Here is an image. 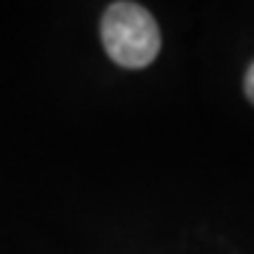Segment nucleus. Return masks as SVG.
Segmentation results:
<instances>
[{
  "mask_svg": "<svg viewBox=\"0 0 254 254\" xmlns=\"http://www.w3.org/2000/svg\"><path fill=\"white\" fill-rule=\"evenodd\" d=\"M101 43L118 66L146 68L160 52V28L146 7L120 0L101 17Z\"/></svg>",
  "mask_w": 254,
  "mask_h": 254,
  "instance_id": "f257e3e1",
  "label": "nucleus"
},
{
  "mask_svg": "<svg viewBox=\"0 0 254 254\" xmlns=\"http://www.w3.org/2000/svg\"><path fill=\"white\" fill-rule=\"evenodd\" d=\"M245 94H247V99L254 104V62L250 64V68L245 73Z\"/></svg>",
  "mask_w": 254,
  "mask_h": 254,
  "instance_id": "f03ea898",
  "label": "nucleus"
}]
</instances>
